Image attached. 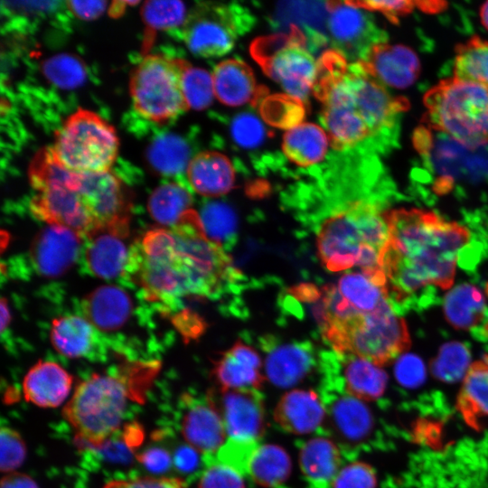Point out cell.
I'll return each instance as SVG.
<instances>
[{
	"label": "cell",
	"mask_w": 488,
	"mask_h": 488,
	"mask_svg": "<svg viewBox=\"0 0 488 488\" xmlns=\"http://www.w3.org/2000/svg\"><path fill=\"white\" fill-rule=\"evenodd\" d=\"M125 276L145 299L166 309L185 298L215 299L232 289L242 273L207 237L192 209L175 226L153 228L135 241Z\"/></svg>",
	"instance_id": "6da1fadb"
},
{
	"label": "cell",
	"mask_w": 488,
	"mask_h": 488,
	"mask_svg": "<svg viewBox=\"0 0 488 488\" xmlns=\"http://www.w3.org/2000/svg\"><path fill=\"white\" fill-rule=\"evenodd\" d=\"M389 239L381 258L389 302L398 314L420 311L435 303V286L449 288L457 259H465L469 230L433 211H386Z\"/></svg>",
	"instance_id": "7a4b0ae2"
},
{
	"label": "cell",
	"mask_w": 488,
	"mask_h": 488,
	"mask_svg": "<svg viewBox=\"0 0 488 488\" xmlns=\"http://www.w3.org/2000/svg\"><path fill=\"white\" fill-rule=\"evenodd\" d=\"M313 92L322 104L321 121L330 145L358 150L390 130L408 101L391 96L361 61L348 63L336 50L324 52Z\"/></svg>",
	"instance_id": "3957f363"
},
{
	"label": "cell",
	"mask_w": 488,
	"mask_h": 488,
	"mask_svg": "<svg viewBox=\"0 0 488 488\" xmlns=\"http://www.w3.org/2000/svg\"><path fill=\"white\" fill-rule=\"evenodd\" d=\"M159 369L158 361H130L81 380L62 409L77 442L103 446L119 429L128 402L144 398Z\"/></svg>",
	"instance_id": "277c9868"
},
{
	"label": "cell",
	"mask_w": 488,
	"mask_h": 488,
	"mask_svg": "<svg viewBox=\"0 0 488 488\" xmlns=\"http://www.w3.org/2000/svg\"><path fill=\"white\" fill-rule=\"evenodd\" d=\"M321 291L314 314L324 339L338 354L356 356L381 367L408 349V327L389 301L365 312L343 301L333 284L325 285Z\"/></svg>",
	"instance_id": "5b68a950"
},
{
	"label": "cell",
	"mask_w": 488,
	"mask_h": 488,
	"mask_svg": "<svg viewBox=\"0 0 488 488\" xmlns=\"http://www.w3.org/2000/svg\"><path fill=\"white\" fill-rule=\"evenodd\" d=\"M386 211L373 197L342 200L319 223L316 247L323 266L333 272L352 267L381 268L389 239Z\"/></svg>",
	"instance_id": "8992f818"
},
{
	"label": "cell",
	"mask_w": 488,
	"mask_h": 488,
	"mask_svg": "<svg viewBox=\"0 0 488 488\" xmlns=\"http://www.w3.org/2000/svg\"><path fill=\"white\" fill-rule=\"evenodd\" d=\"M28 176L34 191L29 208L37 220L68 228L82 238L97 230L78 190L79 173L61 164L51 146L36 152Z\"/></svg>",
	"instance_id": "52a82bcc"
},
{
	"label": "cell",
	"mask_w": 488,
	"mask_h": 488,
	"mask_svg": "<svg viewBox=\"0 0 488 488\" xmlns=\"http://www.w3.org/2000/svg\"><path fill=\"white\" fill-rule=\"evenodd\" d=\"M428 126L471 149L488 143V87L451 77L424 97Z\"/></svg>",
	"instance_id": "ba28073f"
},
{
	"label": "cell",
	"mask_w": 488,
	"mask_h": 488,
	"mask_svg": "<svg viewBox=\"0 0 488 488\" xmlns=\"http://www.w3.org/2000/svg\"><path fill=\"white\" fill-rule=\"evenodd\" d=\"M118 146L115 128L97 113L80 108L56 131L51 147L71 171L103 173L110 171Z\"/></svg>",
	"instance_id": "9c48e42d"
},
{
	"label": "cell",
	"mask_w": 488,
	"mask_h": 488,
	"mask_svg": "<svg viewBox=\"0 0 488 488\" xmlns=\"http://www.w3.org/2000/svg\"><path fill=\"white\" fill-rule=\"evenodd\" d=\"M189 62L163 54H146L130 76V95L143 117L164 123L189 108L183 91V73Z\"/></svg>",
	"instance_id": "30bf717a"
},
{
	"label": "cell",
	"mask_w": 488,
	"mask_h": 488,
	"mask_svg": "<svg viewBox=\"0 0 488 488\" xmlns=\"http://www.w3.org/2000/svg\"><path fill=\"white\" fill-rule=\"evenodd\" d=\"M252 54L286 95L303 103L307 100L316 80L318 61L308 50L300 29L291 26L287 34L258 39L252 45Z\"/></svg>",
	"instance_id": "8fae6325"
},
{
	"label": "cell",
	"mask_w": 488,
	"mask_h": 488,
	"mask_svg": "<svg viewBox=\"0 0 488 488\" xmlns=\"http://www.w3.org/2000/svg\"><path fill=\"white\" fill-rule=\"evenodd\" d=\"M252 23L251 14L239 5L201 4L187 14L183 38L193 54L219 57L232 49Z\"/></svg>",
	"instance_id": "7c38bea8"
},
{
	"label": "cell",
	"mask_w": 488,
	"mask_h": 488,
	"mask_svg": "<svg viewBox=\"0 0 488 488\" xmlns=\"http://www.w3.org/2000/svg\"><path fill=\"white\" fill-rule=\"evenodd\" d=\"M78 190L98 230L129 234L132 195L117 174L111 171L79 173Z\"/></svg>",
	"instance_id": "4fadbf2b"
},
{
	"label": "cell",
	"mask_w": 488,
	"mask_h": 488,
	"mask_svg": "<svg viewBox=\"0 0 488 488\" xmlns=\"http://www.w3.org/2000/svg\"><path fill=\"white\" fill-rule=\"evenodd\" d=\"M326 26L334 50L346 59L361 61L370 50L385 42L384 33L379 29L367 10L351 1L326 2Z\"/></svg>",
	"instance_id": "5bb4252c"
},
{
	"label": "cell",
	"mask_w": 488,
	"mask_h": 488,
	"mask_svg": "<svg viewBox=\"0 0 488 488\" xmlns=\"http://www.w3.org/2000/svg\"><path fill=\"white\" fill-rule=\"evenodd\" d=\"M218 408L229 438L258 442L265 431V408L258 389H221Z\"/></svg>",
	"instance_id": "9a60e30c"
},
{
	"label": "cell",
	"mask_w": 488,
	"mask_h": 488,
	"mask_svg": "<svg viewBox=\"0 0 488 488\" xmlns=\"http://www.w3.org/2000/svg\"><path fill=\"white\" fill-rule=\"evenodd\" d=\"M81 238L62 226L48 225L43 228L30 249V258L35 270L48 277L66 273L80 257Z\"/></svg>",
	"instance_id": "2e32d148"
},
{
	"label": "cell",
	"mask_w": 488,
	"mask_h": 488,
	"mask_svg": "<svg viewBox=\"0 0 488 488\" xmlns=\"http://www.w3.org/2000/svg\"><path fill=\"white\" fill-rule=\"evenodd\" d=\"M181 433L189 446L211 456L224 445L228 436L222 416L211 398L187 399Z\"/></svg>",
	"instance_id": "e0dca14e"
},
{
	"label": "cell",
	"mask_w": 488,
	"mask_h": 488,
	"mask_svg": "<svg viewBox=\"0 0 488 488\" xmlns=\"http://www.w3.org/2000/svg\"><path fill=\"white\" fill-rule=\"evenodd\" d=\"M361 62L383 86L395 89L412 85L420 71L418 58L411 49L385 42L373 46Z\"/></svg>",
	"instance_id": "ac0fdd59"
},
{
	"label": "cell",
	"mask_w": 488,
	"mask_h": 488,
	"mask_svg": "<svg viewBox=\"0 0 488 488\" xmlns=\"http://www.w3.org/2000/svg\"><path fill=\"white\" fill-rule=\"evenodd\" d=\"M127 237L109 229H99L85 237L83 260L87 270L103 279L125 276L131 249L125 241Z\"/></svg>",
	"instance_id": "d6986e66"
},
{
	"label": "cell",
	"mask_w": 488,
	"mask_h": 488,
	"mask_svg": "<svg viewBox=\"0 0 488 488\" xmlns=\"http://www.w3.org/2000/svg\"><path fill=\"white\" fill-rule=\"evenodd\" d=\"M261 367L256 350L239 340L214 361L211 373L220 389H259L265 380Z\"/></svg>",
	"instance_id": "ffe728a7"
},
{
	"label": "cell",
	"mask_w": 488,
	"mask_h": 488,
	"mask_svg": "<svg viewBox=\"0 0 488 488\" xmlns=\"http://www.w3.org/2000/svg\"><path fill=\"white\" fill-rule=\"evenodd\" d=\"M72 382L71 375L59 363L39 361L23 377V398L40 408H57L69 396Z\"/></svg>",
	"instance_id": "44dd1931"
},
{
	"label": "cell",
	"mask_w": 488,
	"mask_h": 488,
	"mask_svg": "<svg viewBox=\"0 0 488 488\" xmlns=\"http://www.w3.org/2000/svg\"><path fill=\"white\" fill-rule=\"evenodd\" d=\"M50 338L54 349L68 358H96L104 347L100 331L80 315L70 314L54 319Z\"/></svg>",
	"instance_id": "7402d4cb"
},
{
	"label": "cell",
	"mask_w": 488,
	"mask_h": 488,
	"mask_svg": "<svg viewBox=\"0 0 488 488\" xmlns=\"http://www.w3.org/2000/svg\"><path fill=\"white\" fill-rule=\"evenodd\" d=\"M326 409L312 389H293L285 393L274 409V420L286 432L305 435L322 424Z\"/></svg>",
	"instance_id": "603a6c76"
},
{
	"label": "cell",
	"mask_w": 488,
	"mask_h": 488,
	"mask_svg": "<svg viewBox=\"0 0 488 488\" xmlns=\"http://www.w3.org/2000/svg\"><path fill=\"white\" fill-rule=\"evenodd\" d=\"M80 309L84 317L98 330L113 332L129 320L133 304L124 289L115 285H104L83 298Z\"/></svg>",
	"instance_id": "cb8c5ba5"
},
{
	"label": "cell",
	"mask_w": 488,
	"mask_h": 488,
	"mask_svg": "<svg viewBox=\"0 0 488 488\" xmlns=\"http://www.w3.org/2000/svg\"><path fill=\"white\" fill-rule=\"evenodd\" d=\"M215 96L223 104L238 107L249 102H258L267 94L258 87L253 72L242 61L225 60L212 73Z\"/></svg>",
	"instance_id": "d4e9b609"
},
{
	"label": "cell",
	"mask_w": 488,
	"mask_h": 488,
	"mask_svg": "<svg viewBox=\"0 0 488 488\" xmlns=\"http://www.w3.org/2000/svg\"><path fill=\"white\" fill-rule=\"evenodd\" d=\"M190 185L199 194L216 197L228 193L235 183V171L224 155L205 151L194 155L186 170Z\"/></svg>",
	"instance_id": "484cf974"
},
{
	"label": "cell",
	"mask_w": 488,
	"mask_h": 488,
	"mask_svg": "<svg viewBox=\"0 0 488 488\" xmlns=\"http://www.w3.org/2000/svg\"><path fill=\"white\" fill-rule=\"evenodd\" d=\"M455 408L471 427L479 429L488 418V354L467 369L457 394Z\"/></svg>",
	"instance_id": "4316f807"
},
{
	"label": "cell",
	"mask_w": 488,
	"mask_h": 488,
	"mask_svg": "<svg viewBox=\"0 0 488 488\" xmlns=\"http://www.w3.org/2000/svg\"><path fill=\"white\" fill-rule=\"evenodd\" d=\"M311 346L304 343H285L269 350L266 372L274 384L287 387L299 381L311 369Z\"/></svg>",
	"instance_id": "83f0119b"
},
{
	"label": "cell",
	"mask_w": 488,
	"mask_h": 488,
	"mask_svg": "<svg viewBox=\"0 0 488 488\" xmlns=\"http://www.w3.org/2000/svg\"><path fill=\"white\" fill-rule=\"evenodd\" d=\"M342 457L338 446L326 437H314L304 444L299 452V465L305 477L317 487L331 484L341 469Z\"/></svg>",
	"instance_id": "f1b7e54d"
},
{
	"label": "cell",
	"mask_w": 488,
	"mask_h": 488,
	"mask_svg": "<svg viewBox=\"0 0 488 488\" xmlns=\"http://www.w3.org/2000/svg\"><path fill=\"white\" fill-rule=\"evenodd\" d=\"M329 144L324 128L313 123H301L284 135L282 149L297 166L310 167L324 159Z\"/></svg>",
	"instance_id": "f546056e"
},
{
	"label": "cell",
	"mask_w": 488,
	"mask_h": 488,
	"mask_svg": "<svg viewBox=\"0 0 488 488\" xmlns=\"http://www.w3.org/2000/svg\"><path fill=\"white\" fill-rule=\"evenodd\" d=\"M343 356V382L347 395L359 400L380 398L387 385V375L380 366L356 356Z\"/></svg>",
	"instance_id": "4dcf8cb0"
},
{
	"label": "cell",
	"mask_w": 488,
	"mask_h": 488,
	"mask_svg": "<svg viewBox=\"0 0 488 488\" xmlns=\"http://www.w3.org/2000/svg\"><path fill=\"white\" fill-rule=\"evenodd\" d=\"M443 308L449 324L457 329H474L488 314L483 294L467 283L456 286L446 295Z\"/></svg>",
	"instance_id": "1f68e13d"
},
{
	"label": "cell",
	"mask_w": 488,
	"mask_h": 488,
	"mask_svg": "<svg viewBox=\"0 0 488 488\" xmlns=\"http://www.w3.org/2000/svg\"><path fill=\"white\" fill-rule=\"evenodd\" d=\"M192 197L179 183H167L156 187L150 194L147 209L157 223L174 227L191 211Z\"/></svg>",
	"instance_id": "d6a6232c"
},
{
	"label": "cell",
	"mask_w": 488,
	"mask_h": 488,
	"mask_svg": "<svg viewBox=\"0 0 488 488\" xmlns=\"http://www.w3.org/2000/svg\"><path fill=\"white\" fill-rule=\"evenodd\" d=\"M328 415L338 436L348 441L360 440L371 426L368 409L359 399L347 394L329 405Z\"/></svg>",
	"instance_id": "836d02e7"
},
{
	"label": "cell",
	"mask_w": 488,
	"mask_h": 488,
	"mask_svg": "<svg viewBox=\"0 0 488 488\" xmlns=\"http://www.w3.org/2000/svg\"><path fill=\"white\" fill-rule=\"evenodd\" d=\"M291 471V460L286 450L277 445L258 446L251 459L248 474L258 485L282 484Z\"/></svg>",
	"instance_id": "e575fe53"
},
{
	"label": "cell",
	"mask_w": 488,
	"mask_h": 488,
	"mask_svg": "<svg viewBox=\"0 0 488 488\" xmlns=\"http://www.w3.org/2000/svg\"><path fill=\"white\" fill-rule=\"evenodd\" d=\"M147 158L156 172L167 176L187 170L192 160L188 144L172 134L156 138L147 150Z\"/></svg>",
	"instance_id": "d590c367"
},
{
	"label": "cell",
	"mask_w": 488,
	"mask_h": 488,
	"mask_svg": "<svg viewBox=\"0 0 488 488\" xmlns=\"http://www.w3.org/2000/svg\"><path fill=\"white\" fill-rule=\"evenodd\" d=\"M454 76L488 87V41L474 36L455 50Z\"/></svg>",
	"instance_id": "8d00e7d4"
},
{
	"label": "cell",
	"mask_w": 488,
	"mask_h": 488,
	"mask_svg": "<svg viewBox=\"0 0 488 488\" xmlns=\"http://www.w3.org/2000/svg\"><path fill=\"white\" fill-rule=\"evenodd\" d=\"M200 218L207 237L221 245L233 239L237 228V217L231 207L222 202L206 203Z\"/></svg>",
	"instance_id": "74e56055"
},
{
	"label": "cell",
	"mask_w": 488,
	"mask_h": 488,
	"mask_svg": "<svg viewBox=\"0 0 488 488\" xmlns=\"http://www.w3.org/2000/svg\"><path fill=\"white\" fill-rule=\"evenodd\" d=\"M143 21L148 30L149 42L156 31L173 29L183 24L186 8L180 1H145L141 8Z\"/></svg>",
	"instance_id": "f35d334b"
},
{
	"label": "cell",
	"mask_w": 488,
	"mask_h": 488,
	"mask_svg": "<svg viewBox=\"0 0 488 488\" xmlns=\"http://www.w3.org/2000/svg\"><path fill=\"white\" fill-rule=\"evenodd\" d=\"M258 103L262 117L271 125L291 129L303 123L304 103L288 95H266Z\"/></svg>",
	"instance_id": "ab89813d"
},
{
	"label": "cell",
	"mask_w": 488,
	"mask_h": 488,
	"mask_svg": "<svg viewBox=\"0 0 488 488\" xmlns=\"http://www.w3.org/2000/svg\"><path fill=\"white\" fill-rule=\"evenodd\" d=\"M42 72L53 85L61 89L79 87L84 82L87 75L83 62L67 53L45 60L42 63Z\"/></svg>",
	"instance_id": "60d3db41"
},
{
	"label": "cell",
	"mask_w": 488,
	"mask_h": 488,
	"mask_svg": "<svg viewBox=\"0 0 488 488\" xmlns=\"http://www.w3.org/2000/svg\"><path fill=\"white\" fill-rule=\"evenodd\" d=\"M183 91L189 108H207L215 96L212 74L190 63L183 73Z\"/></svg>",
	"instance_id": "b9f144b4"
},
{
	"label": "cell",
	"mask_w": 488,
	"mask_h": 488,
	"mask_svg": "<svg viewBox=\"0 0 488 488\" xmlns=\"http://www.w3.org/2000/svg\"><path fill=\"white\" fill-rule=\"evenodd\" d=\"M230 130L233 142L247 150L259 147L267 137V130L261 119L249 111L236 115Z\"/></svg>",
	"instance_id": "7bdbcfd3"
},
{
	"label": "cell",
	"mask_w": 488,
	"mask_h": 488,
	"mask_svg": "<svg viewBox=\"0 0 488 488\" xmlns=\"http://www.w3.org/2000/svg\"><path fill=\"white\" fill-rule=\"evenodd\" d=\"M468 348L462 343L451 342L444 344L433 361V371L440 379L453 380L465 373L469 363Z\"/></svg>",
	"instance_id": "ee69618b"
},
{
	"label": "cell",
	"mask_w": 488,
	"mask_h": 488,
	"mask_svg": "<svg viewBox=\"0 0 488 488\" xmlns=\"http://www.w3.org/2000/svg\"><path fill=\"white\" fill-rule=\"evenodd\" d=\"M258 446V442L228 438L210 461L227 465L242 475L248 474L251 459Z\"/></svg>",
	"instance_id": "f6af8a7d"
},
{
	"label": "cell",
	"mask_w": 488,
	"mask_h": 488,
	"mask_svg": "<svg viewBox=\"0 0 488 488\" xmlns=\"http://www.w3.org/2000/svg\"><path fill=\"white\" fill-rule=\"evenodd\" d=\"M0 468L3 473L15 472L26 457V446L21 435L9 427L0 431Z\"/></svg>",
	"instance_id": "bcb514c9"
},
{
	"label": "cell",
	"mask_w": 488,
	"mask_h": 488,
	"mask_svg": "<svg viewBox=\"0 0 488 488\" xmlns=\"http://www.w3.org/2000/svg\"><path fill=\"white\" fill-rule=\"evenodd\" d=\"M377 483L373 468L363 462H352L342 467L333 479L331 488H375Z\"/></svg>",
	"instance_id": "7dc6e473"
},
{
	"label": "cell",
	"mask_w": 488,
	"mask_h": 488,
	"mask_svg": "<svg viewBox=\"0 0 488 488\" xmlns=\"http://www.w3.org/2000/svg\"><path fill=\"white\" fill-rule=\"evenodd\" d=\"M242 476L227 465L210 461L199 480L198 488H245Z\"/></svg>",
	"instance_id": "c3c4849f"
},
{
	"label": "cell",
	"mask_w": 488,
	"mask_h": 488,
	"mask_svg": "<svg viewBox=\"0 0 488 488\" xmlns=\"http://www.w3.org/2000/svg\"><path fill=\"white\" fill-rule=\"evenodd\" d=\"M354 5L367 11H376L384 14L390 22L409 14L415 7L419 8V2L414 1H351Z\"/></svg>",
	"instance_id": "681fc988"
},
{
	"label": "cell",
	"mask_w": 488,
	"mask_h": 488,
	"mask_svg": "<svg viewBox=\"0 0 488 488\" xmlns=\"http://www.w3.org/2000/svg\"><path fill=\"white\" fill-rule=\"evenodd\" d=\"M103 488H185L182 479L166 476H140L130 479H116Z\"/></svg>",
	"instance_id": "f907efd6"
},
{
	"label": "cell",
	"mask_w": 488,
	"mask_h": 488,
	"mask_svg": "<svg viewBox=\"0 0 488 488\" xmlns=\"http://www.w3.org/2000/svg\"><path fill=\"white\" fill-rule=\"evenodd\" d=\"M397 376L406 383L418 382L424 376V367L414 355H404L397 363Z\"/></svg>",
	"instance_id": "816d5d0a"
},
{
	"label": "cell",
	"mask_w": 488,
	"mask_h": 488,
	"mask_svg": "<svg viewBox=\"0 0 488 488\" xmlns=\"http://www.w3.org/2000/svg\"><path fill=\"white\" fill-rule=\"evenodd\" d=\"M106 1H67L66 5L71 13L82 20H93L106 9Z\"/></svg>",
	"instance_id": "f5cc1de1"
},
{
	"label": "cell",
	"mask_w": 488,
	"mask_h": 488,
	"mask_svg": "<svg viewBox=\"0 0 488 488\" xmlns=\"http://www.w3.org/2000/svg\"><path fill=\"white\" fill-rule=\"evenodd\" d=\"M137 459L147 469L155 472L168 469L172 462L169 453L162 448H150L138 455Z\"/></svg>",
	"instance_id": "db71d44e"
},
{
	"label": "cell",
	"mask_w": 488,
	"mask_h": 488,
	"mask_svg": "<svg viewBox=\"0 0 488 488\" xmlns=\"http://www.w3.org/2000/svg\"><path fill=\"white\" fill-rule=\"evenodd\" d=\"M174 324L180 332L187 338H194L199 335L203 329V322L196 314L190 311H183L176 315Z\"/></svg>",
	"instance_id": "11a10c76"
},
{
	"label": "cell",
	"mask_w": 488,
	"mask_h": 488,
	"mask_svg": "<svg viewBox=\"0 0 488 488\" xmlns=\"http://www.w3.org/2000/svg\"><path fill=\"white\" fill-rule=\"evenodd\" d=\"M1 488H39V486L30 475L13 472L2 478Z\"/></svg>",
	"instance_id": "9f6ffc18"
},
{
	"label": "cell",
	"mask_w": 488,
	"mask_h": 488,
	"mask_svg": "<svg viewBox=\"0 0 488 488\" xmlns=\"http://www.w3.org/2000/svg\"><path fill=\"white\" fill-rule=\"evenodd\" d=\"M290 292L296 299L308 303H316L322 295L321 289L310 283L296 286Z\"/></svg>",
	"instance_id": "6f0895ef"
},
{
	"label": "cell",
	"mask_w": 488,
	"mask_h": 488,
	"mask_svg": "<svg viewBox=\"0 0 488 488\" xmlns=\"http://www.w3.org/2000/svg\"><path fill=\"white\" fill-rule=\"evenodd\" d=\"M196 452L197 451L192 449L191 446L188 448H182L174 455V461L181 470H191L196 465Z\"/></svg>",
	"instance_id": "680465c9"
},
{
	"label": "cell",
	"mask_w": 488,
	"mask_h": 488,
	"mask_svg": "<svg viewBox=\"0 0 488 488\" xmlns=\"http://www.w3.org/2000/svg\"><path fill=\"white\" fill-rule=\"evenodd\" d=\"M11 319H12L11 312H10L7 301L5 297H2L1 299V333L2 334H4L5 329L8 328Z\"/></svg>",
	"instance_id": "91938a15"
},
{
	"label": "cell",
	"mask_w": 488,
	"mask_h": 488,
	"mask_svg": "<svg viewBox=\"0 0 488 488\" xmlns=\"http://www.w3.org/2000/svg\"><path fill=\"white\" fill-rule=\"evenodd\" d=\"M125 5H127V1L113 2L110 6L109 14L113 16H117L123 13V7H126Z\"/></svg>",
	"instance_id": "94428289"
},
{
	"label": "cell",
	"mask_w": 488,
	"mask_h": 488,
	"mask_svg": "<svg viewBox=\"0 0 488 488\" xmlns=\"http://www.w3.org/2000/svg\"><path fill=\"white\" fill-rule=\"evenodd\" d=\"M482 23L488 30V2L484 3L480 9Z\"/></svg>",
	"instance_id": "6125c7cd"
},
{
	"label": "cell",
	"mask_w": 488,
	"mask_h": 488,
	"mask_svg": "<svg viewBox=\"0 0 488 488\" xmlns=\"http://www.w3.org/2000/svg\"><path fill=\"white\" fill-rule=\"evenodd\" d=\"M486 293L488 295V284L486 285Z\"/></svg>",
	"instance_id": "be15d7a7"
}]
</instances>
